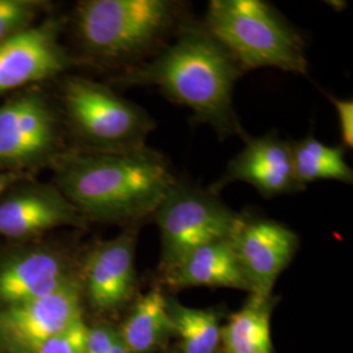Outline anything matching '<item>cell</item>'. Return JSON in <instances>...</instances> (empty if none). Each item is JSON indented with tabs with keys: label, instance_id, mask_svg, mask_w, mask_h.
I'll return each mask as SVG.
<instances>
[{
	"label": "cell",
	"instance_id": "9c48e42d",
	"mask_svg": "<svg viewBox=\"0 0 353 353\" xmlns=\"http://www.w3.org/2000/svg\"><path fill=\"white\" fill-rule=\"evenodd\" d=\"M230 243L252 294L270 297L280 274L297 252L299 237L275 220L240 214Z\"/></svg>",
	"mask_w": 353,
	"mask_h": 353
},
{
	"label": "cell",
	"instance_id": "7a4b0ae2",
	"mask_svg": "<svg viewBox=\"0 0 353 353\" xmlns=\"http://www.w3.org/2000/svg\"><path fill=\"white\" fill-rule=\"evenodd\" d=\"M240 65L202 26L182 28L152 61L118 79L126 85L157 87L170 101L186 106L194 119L225 138L243 134L233 106Z\"/></svg>",
	"mask_w": 353,
	"mask_h": 353
},
{
	"label": "cell",
	"instance_id": "8fae6325",
	"mask_svg": "<svg viewBox=\"0 0 353 353\" xmlns=\"http://www.w3.org/2000/svg\"><path fill=\"white\" fill-rule=\"evenodd\" d=\"M234 182L250 185L265 198L297 194L306 189L294 173L290 143L279 138L276 132L248 140L245 148L230 160L224 173L208 190L217 195Z\"/></svg>",
	"mask_w": 353,
	"mask_h": 353
},
{
	"label": "cell",
	"instance_id": "44dd1931",
	"mask_svg": "<svg viewBox=\"0 0 353 353\" xmlns=\"http://www.w3.org/2000/svg\"><path fill=\"white\" fill-rule=\"evenodd\" d=\"M88 330L84 321L79 319L70 327L43 341L34 353H84Z\"/></svg>",
	"mask_w": 353,
	"mask_h": 353
},
{
	"label": "cell",
	"instance_id": "603a6c76",
	"mask_svg": "<svg viewBox=\"0 0 353 353\" xmlns=\"http://www.w3.org/2000/svg\"><path fill=\"white\" fill-rule=\"evenodd\" d=\"M115 328L96 326L89 328L84 353H108L113 341Z\"/></svg>",
	"mask_w": 353,
	"mask_h": 353
},
{
	"label": "cell",
	"instance_id": "ba28073f",
	"mask_svg": "<svg viewBox=\"0 0 353 353\" xmlns=\"http://www.w3.org/2000/svg\"><path fill=\"white\" fill-rule=\"evenodd\" d=\"M83 287L70 280L50 294L0 307V347L10 353H34L43 341L83 319Z\"/></svg>",
	"mask_w": 353,
	"mask_h": 353
},
{
	"label": "cell",
	"instance_id": "ffe728a7",
	"mask_svg": "<svg viewBox=\"0 0 353 353\" xmlns=\"http://www.w3.org/2000/svg\"><path fill=\"white\" fill-rule=\"evenodd\" d=\"M42 7L37 0H0V42L30 28Z\"/></svg>",
	"mask_w": 353,
	"mask_h": 353
},
{
	"label": "cell",
	"instance_id": "8992f818",
	"mask_svg": "<svg viewBox=\"0 0 353 353\" xmlns=\"http://www.w3.org/2000/svg\"><path fill=\"white\" fill-rule=\"evenodd\" d=\"M160 229L165 270L203 245L228 240L240 214L210 190L176 181L153 214Z\"/></svg>",
	"mask_w": 353,
	"mask_h": 353
},
{
	"label": "cell",
	"instance_id": "277c9868",
	"mask_svg": "<svg viewBox=\"0 0 353 353\" xmlns=\"http://www.w3.org/2000/svg\"><path fill=\"white\" fill-rule=\"evenodd\" d=\"M181 6L169 0H88L77 7L84 48L103 59L145 54L176 26Z\"/></svg>",
	"mask_w": 353,
	"mask_h": 353
},
{
	"label": "cell",
	"instance_id": "9a60e30c",
	"mask_svg": "<svg viewBox=\"0 0 353 353\" xmlns=\"http://www.w3.org/2000/svg\"><path fill=\"white\" fill-rule=\"evenodd\" d=\"M166 271V281L174 288L211 287L250 292L230 239L216 241L192 250Z\"/></svg>",
	"mask_w": 353,
	"mask_h": 353
},
{
	"label": "cell",
	"instance_id": "ac0fdd59",
	"mask_svg": "<svg viewBox=\"0 0 353 353\" xmlns=\"http://www.w3.org/2000/svg\"><path fill=\"white\" fill-rule=\"evenodd\" d=\"M290 145L293 169L303 188L319 179L352 183V168L347 163L341 145H327L313 137L292 141Z\"/></svg>",
	"mask_w": 353,
	"mask_h": 353
},
{
	"label": "cell",
	"instance_id": "6da1fadb",
	"mask_svg": "<svg viewBox=\"0 0 353 353\" xmlns=\"http://www.w3.org/2000/svg\"><path fill=\"white\" fill-rule=\"evenodd\" d=\"M176 181L169 161L147 145L57 159V188L83 217L96 221H137L154 214Z\"/></svg>",
	"mask_w": 353,
	"mask_h": 353
},
{
	"label": "cell",
	"instance_id": "cb8c5ba5",
	"mask_svg": "<svg viewBox=\"0 0 353 353\" xmlns=\"http://www.w3.org/2000/svg\"><path fill=\"white\" fill-rule=\"evenodd\" d=\"M108 353H131L130 350L127 348L126 343L122 339V336L119 334V330H115L112 347H110Z\"/></svg>",
	"mask_w": 353,
	"mask_h": 353
},
{
	"label": "cell",
	"instance_id": "484cf974",
	"mask_svg": "<svg viewBox=\"0 0 353 353\" xmlns=\"http://www.w3.org/2000/svg\"><path fill=\"white\" fill-rule=\"evenodd\" d=\"M0 353H1V350H0Z\"/></svg>",
	"mask_w": 353,
	"mask_h": 353
},
{
	"label": "cell",
	"instance_id": "d4e9b609",
	"mask_svg": "<svg viewBox=\"0 0 353 353\" xmlns=\"http://www.w3.org/2000/svg\"><path fill=\"white\" fill-rule=\"evenodd\" d=\"M19 179V176L13 172H7V173H0V196L12 186L16 181Z\"/></svg>",
	"mask_w": 353,
	"mask_h": 353
},
{
	"label": "cell",
	"instance_id": "7c38bea8",
	"mask_svg": "<svg viewBox=\"0 0 353 353\" xmlns=\"http://www.w3.org/2000/svg\"><path fill=\"white\" fill-rule=\"evenodd\" d=\"M83 216L57 186L28 185L0 196V236L24 240L63 225H77Z\"/></svg>",
	"mask_w": 353,
	"mask_h": 353
},
{
	"label": "cell",
	"instance_id": "2e32d148",
	"mask_svg": "<svg viewBox=\"0 0 353 353\" xmlns=\"http://www.w3.org/2000/svg\"><path fill=\"white\" fill-rule=\"evenodd\" d=\"M272 296L252 294L249 301L221 327L227 353H274L271 341Z\"/></svg>",
	"mask_w": 353,
	"mask_h": 353
},
{
	"label": "cell",
	"instance_id": "e0dca14e",
	"mask_svg": "<svg viewBox=\"0 0 353 353\" xmlns=\"http://www.w3.org/2000/svg\"><path fill=\"white\" fill-rule=\"evenodd\" d=\"M119 334L131 353H150L160 347L173 335L164 294L151 290L139 297Z\"/></svg>",
	"mask_w": 353,
	"mask_h": 353
},
{
	"label": "cell",
	"instance_id": "52a82bcc",
	"mask_svg": "<svg viewBox=\"0 0 353 353\" xmlns=\"http://www.w3.org/2000/svg\"><path fill=\"white\" fill-rule=\"evenodd\" d=\"M59 118L39 92L26 90L0 106V166L24 169L55 157Z\"/></svg>",
	"mask_w": 353,
	"mask_h": 353
},
{
	"label": "cell",
	"instance_id": "3957f363",
	"mask_svg": "<svg viewBox=\"0 0 353 353\" xmlns=\"http://www.w3.org/2000/svg\"><path fill=\"white\" fill-rule=\"evenodd\" d=\"M204 26L241 70L271 67L307 74L303 38L265 1L212 0Z\"/></svg>",
	"mask_w": 353,
	"mask_h": 353
},
{
	"label": "cell",
	"instance_id": "5bb4252c",
	"mask_svg": "<svg viewBox=\"0 0 353 353\" xmlns=\"http://www.w3.org/2000/svg\"><path fill=\"white\" fill-rule=\"evenodd\" d=\"M74 278L65 258L54 250L7 255L0 261V307L50 294Z\"/></svg>",
	"mask_w": 353,
	"mask_h": 353
},
{
	"label": "cell",
	"instance_id": "7402d4cb",
	"mask_svg": "<svg viewBox=\"0 0 353 353\" xmlns=\"http://www.w3.org/2000/svg\"><path fill=\"white\" fill-rule=\"evenodd\" d=\"M332 102L341 126V139L344 141L345 147L352 148L353 145V101L351 99H336L328 96Z\"/></svg>",
	"mask_w": 353,
	"mask_h": 353
},
{
	"label": "cell",
	"instance_id": "d6986e66",
	"mask_svg": "<svg viewBox=\"0 0 353 353\" xmlns=\"http://www.w3.org/2000/svg\"><path fill=\"white\" fill-rule=\"evenodd\" d=\"M166 310L182 353H216L221 343V327L214 310L189 307L174 299H166Z\"/></svg>",
	"mask_w": 353,
	"mask_h": 353
},
{
	"label": "cell",
	"instance_id": "5b68a950",
	"mask_svg": "<svg viewBox=\"0 0 353 353\" xmlns=\"http://www.w3.org/2000/svg\"><path fill=\"white\" fill-rule=\"evenodd\" d=\"M64 110L76 135L94 151L143 147L154 128L144 109L100 83L70 77L63 85Z\"/></svg>",
	"mask_w": 353,
	"mask_h": 353
},
{
	"label": "cell",
	"instance_id": "30bf717a",
	"mask_svg": "<svg viewBox=\"0 0 353 353\" xmlns=\"http://www.w3.org/2000/svg\"><path fill=\"white\" fill-rule=\"evenodd\" d=\"M59 30L61 23L49 19L0 42V94L63 72L70 58Z\"/></svg>",
	"mask_w": 353,
	"mask_h": 353
},
{
	"label": "cell",
	"instance_id": "4fadbf2b",
	"mask_svg": "<svg viewBox=\"0 0 353 353\" xmlns=\"http://www.w3.org/2000/svg\"><path fill=\"white\" fill-rule=\"evenodd\" d=\"M135 276V232L126 230L89 254L84 272L89 303L103 312L121 307L134 292Z\"/></svg>",
	"mask_w": 353,
	"mask_h": 353
}]
</instances>
